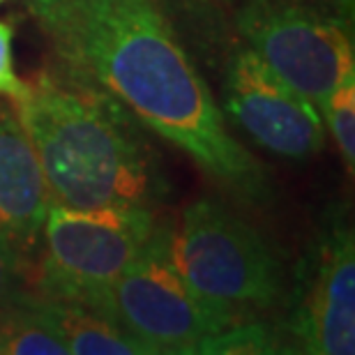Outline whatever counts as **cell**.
<instances>
[{
    "label": "cell",
    "instance_id": "8992f818",
    "mask_svg": "<svg viewBox=\"0 0 355 355\" xmlns=\"http://www.w3.org/2000/svg\"><path fill=\"white\" fill-rule=\"evenodd\" d=\"M240 31L272 72L318 111L339 83L355 74L351 37L328 17L293 3L252 0Z\"/></svg>",
    "mask_w": 355,
    "mask_h": 355
},
{
    "label": "cell",
    "instance_id": "9c48e42d",
    "mask_svg": "<svg viewBox=\"0 0 355 355\" xmlns=\"http://www.w3.org/2000/svg\"><path fill=\"white\" fill-rule=\"evenodd\" d=\"M37 153L19 116L0 106V231L17 250L40 236L51 205Z\"/></svg>",
    "mask_w": 355,
    "mask_h": 355
},
{
    "label": "cell",
    "instance_id": "e0dca14e",
    "mask_svg": "<svg viewBox=\"0 0 355 355\" xmlns=\"http://www.w3.org/2000/svg\"><path fill=\"white\" fill-rule=\"evenodd\" d=\"M3 3H7V0H0V5H3Z\"/></svg>",
    "mask_w": 355,
    "mask_h": 355
},
{
    "label": "cell",
    "instance_id": "52a82bcc",
    "mask_svg": "<svg viewBox=\"0 0 355 355\" xmlns=\"http://www.w3.org/2000/svg\"><path fill=\"white\" fill-rule=\"evenodd\" d=\"M224 99L238 125L279 157L307 159L325 144L321 111L279 79L252 49L233 55Z\"/></svg>",
    "mask_w": 355,
    "mask_h": 355
},
{
    "label": "cell",
    "instance_id": "5bb4252c",
    "mask_svg": "<svg viewBox=\"0 0 355 355\" xmlns=\"http://www.w3.org/2000/svg\"><path fill=\"white\" fill-rule=\"evenodd\" d=\"M12 37L14 28L10 21H0V97L12 99L14 104L24 102L31 83L19 79L12 62Z\"/></svg>",
    "mask_w": 355,
    "mask_h": 355
},
{
    "label": "cell",
    "instance_id": "9a60e30c",
    "mask_svg": "<svg viewBox=\"0 0 355 355\" xmlns=\"http://www.w3.org/2000/svg\"><path fill=\"white\" fill-rule=\"evenodd\" d=\"M21 263L17 247L0 231V311L12 307L21 297Z\"/></svg>",
    "mask_w": 355,
    "mask_h": 355
},
{
    "label": "cell",
    "instance_id": "3957f363",
    "mask_svg": "<svg viewBox=\"0 0 355 355\" xmlns=\"http://www.w3.org/2000/svg\"><path fill=\"white\" fill-rule=\"evenodd\" d=\"M164 247L182 279L233 318H254L282 293L279 261L245 219L215 201L184 208L180 226L164 231Z\"/></svg>",
    "mask_w": 355,
    "mask_h": 355
},
{
    "label": "cell",
    "instance_id": "2e32d148",
    "mask_svg": "<svg viewBox=\"0 0 355 355\" xmlns=\"http://www.w3.org/2000/svg\"><path fill=\"white\" fill-rule=\"evenodd\" d=\"M31 3H33V10H35V14H37V17H40L42 12H46V10H51V7L58 5L60 0H31Z\"/></svg>",
    "mask_w": 355,
    "mask_h": 355
},
{
    "label": "cell",
    "instance_id": "5b68a950",
    "mask_svg": "<svg viewBox=\"0 0 355 355\" xmlns=\"http://www.w3.org/2000/svg\"><path fill=\"white\" fill-rule=\"evenodd\" d=\"M42 293L92 304L153 240L155 217L141 205L67 208L51 203L44 224Z\"/></svg>",
    "mask_w": 355,
    "mask_h": 355
},
{
    "label": "cell",
    "instance_id": "7a4b0ae2",
    "mask_svg": "<svg viewBox=\"0 0 355 355\" xmlns=\"http://www.w3.org/2000/svg\"><path fill=\"white\" fill-rule=\"evenodd\" d=\"M17 111L53 203L150 208L157 201L162 175L153 150L111 95L72 74H40Z\"/></svg>",
    "mask_w": 355,
    "mask_h": 355
},
{
    "label": "cell",
    "instance_id": "30bf717a",
    "mask_svg": "<svg viewBox=\"0 0 355 355\" xmlns=\"http://www.w3.org/2000/svg\"><path fill=\"white\" fill-rule=\"evenodd\" d=\"M26 304L58 335L72 355H148L137 339L92 304L55 295H26Z\"/></svg>",
    "mask_w": 355,
    "mask_h": 355
},
{
    "label": "cell",
    "instance_id": "4fadbf2b",
    "mask_svg": "<svg viewBox=\"0 0 355 355\" xmlns=\"http://www.w3.org/2000/svg\"><path fill=\"white\" fill-rule=\"evenodd\" d=\"M279 339L275 330L268 325L245 318V321L231 323L217 335L208 337L198 353H217V355H243V353H275L279 351Z\"/></svg>",
    "mask_w": 355,
    "mask_h": 355
},
{
    "label": "cell",
    "instance_id": "ba28073f",
    "mask_svg": "<svg viewBox=\"0 0 355 355\" xmlns=\"http://www.w3.org/2000/svg\"><path fill=\"white\" fill-rule=\"evenodd\" d=\"M288 332L311 355H353L355 351V245L353 233L335 226L318 247L314 272Z\"/></svg>",
    "mask_w": 355,
    "mask_h": 355
},
{
    "label": "cell",
    "instance_id": "7c38bea8",
    "mask_svg": "<svg viewBox=\"0 0 355 355\" xmlns=\"http://www.w3.org/2000/svg\"><path fill=\"white\" fill-rule=\"evenodd\" d=\"M321 118L328 123L332 139L342 153V159L349 173L355 166V74L344 79L325 99Z\"/></svg>",
    "mask_w": 355,
    "mask_h": 355
},
{
    "label": "cell",
    "instance_id": "6da1fadb",
    "mask_svg": "<svg viewBox=\"0 0 355 355\" xmlns=\"http://www.w3.org/2000/svg\"><path fill=\"white\" fill-rule=\"evenodd\" d=\"M40 19L69 74L127 106L231 191L250 201L266 194L263 168L226 130L157 0H60Z\"/></svg>",
    "mask_w": 355,
    "mask_h": 355
},
{
    "label": "cell",
    "instance_id": "277c9868",
    "mask_svg": "<svg viewBox=\"0 0 355 355\" xmlns=\"http://www.w3.org/2000/svg\"><path fill=\"white\" fill-rule=\"evenodd\" d=\"M92 307L111 316L148 355L198 353L205 339L238 323L182 279L166 254L164 231H155L144 254L95 297Z\"/></svg>",
    "mask_w": 355,
    "mask_h": 355
},
{
    "label": "cell",
    "instance_id": "8fae6325",
    "mask_svg": "<svg viewBox=\"0 0 355 355\" xmlns=\"http://www.w3.org/2000/svg\"><path fill=\"white\" fill-rule=\"evenodd\" d=\"M0 355H67V346L21 293L12 307L0 311Z\"/></svg>",
    "mask_w": 355,
    "mask_h": 355
}]
</instances>
